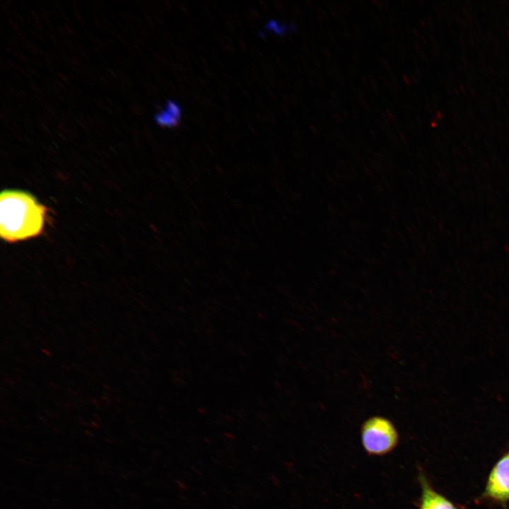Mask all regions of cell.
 <instances>
[{"label": "cell", "mask_w": 509, "mask_h": 509, "mask_svg": "<svg viewBox=\"0 0 509 509\" xmlns=\"http://www.w3.org/2000/svg\"><path fill=\"white\" fill-rule=\"evenodd\" d=\"M47 208L31 194L6 189L0 197V234L8 242L39 236L43 232Z\"/></svg>", "instance_id": "6da1fadb"}, {"label": "cell", "mask_w": 509, "mask_h": 509, "mask_svg": "<svg viewBox=\"0 0 509 509\" xmlns=\"http://www.w3.org/2000/svg\"><path fill=\"white\" fill-rule=\"evenodd\" d=\"M360 436L362 447L370 456L387 455L394 451L399 443V434L392 421L378 415L363 421Z\"/></svg>", "instance_id": "7a4b0ae2"}, {"label": "cell", "mask_w": 509, "mask_h": 509, "mask_svg": "<svg viewBox=\"0 0 509 509\" xmlns=\"http://www.w3.org/2000/svg\"><path fill=\"white\" fill-rule=\"evenodd\" d=\"M479 499L504 507L509 503V450L491 468Z\"/></svg>", "instance_id": "3957f363"}, {"label": "cell", "mask_w": 509, "mask_h": 509, "mask_svg": "<svg viewBox=\"0 0 509 509\" xmlns=\"http://www.w3.org/2000/svg\"><path fill=\"white\" fill-rule=\"evenodd\" d=\"M418 480L421 488L418 509H463L434 489L422 471L419 473Z\"/></svg>", "instance_id": "277c9868"}]
</instances>
